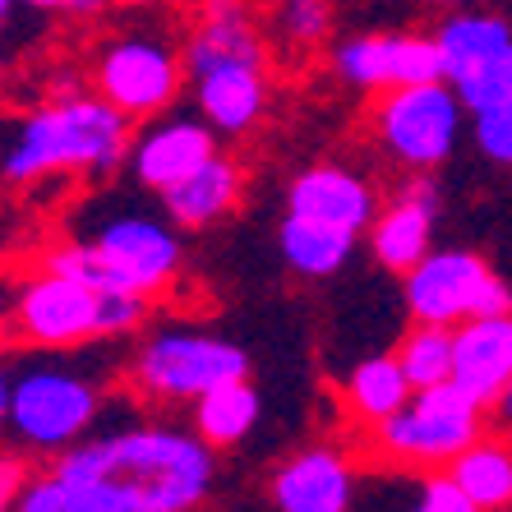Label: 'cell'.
<instances>
[{
	"label": "cell",
	"mask_w": 512,
	"mask_h": 512,
	"mask_svg": "<svg viewBox=\"0 0 512 512\" xmlns=\"http://www.w3.org/2000/svg\"><path fill=\"white\" fill-rule=\"evenodd\" d=\"M51 466L107 489L125 512H199L217 485V448H208L194 425L167 420L93 429Z\"/></svg>",
	"instance_id": "obj_1"
},
{
	"label": "cell",
	"mask_w": 512,
	"mask_h": 512,
	"mask_svg": "<svg viewBox=\"0 0 512 512\" xmlns=\"http://www.w3.org/2000/svg\"><path fill=\"white\" fill-rule=\"evenodd\" d=\"M130 143L134 120L125 111H116L93 88L70 84L24 111L0 153V180L5 185H37L47 176L107 180L130 162Z\"/></svg>",
	"instance_id": "obj_2"
},
{
	"label": "cell",
	"mask_w": 512,
	"mask_h": 512,
	"mask_svg": "<svg viewBox=\"0 0 512 512\" xmlns=\"http://www.w3.org/2000/svg\"><path fill=\"white\" fill-rule=\"evenodd\" d=\"M102 420V383L70 360L37 356L10 370V406H5V434L19 453L33 462H56L84 443Z\"/></svg>",
	"instance_id": "obj_3"
},
{
	"label": "cell",
	"mask_w": 512,
	"mask_h": 512,
	"mask_svg": "<svg viewBox=\"0 0 512 512\" xmlns=\"http://www.w3.org/2000/svg\"><path fill=\"white\" fill-rule=\"evenodd\" d=\"M231 379H250V356L231 337L199 323H157L134 342L125 360L130 393L153 406L199 402Z\"/></svg>",
	"instance_id": "obj_4"
},
{
	"label": "cell",
	"mask_w": 512,
	"mask_h": 512,
	"mask_svg": "<svg viewBox=\"0 0 512 512\" xmlns=\"http://www.w3.org/2000/svg\"><path fill=\"white\" fill-rule=\"evenodd\" d=\"M485 429V406L471 402L457 383H439V388H416L402 411L365 429L360 448L370 462L388 466V471L429 476V471H448Z\"/></svg>",
	"instance_id": "obj_5"
},
{
	"label": "cell",
	"mask_w": 512,
	"mask_h": 512,
	"mask_svg": "<svg viewBox=\"0 0 512 512\" xmlns=\"http://www.w3.org/2000/svg\"><path fill=\"white\" fill-rule=\"evenodd\" d=\"M185 74V47L162 28H125L93 47L88 60V88L102 93L116 111L143 125L176 107Z\"/></svg>",
	"instance_id": "obj_6"
},
{
	"label": "cell",
	"mask_w": 512,
	"mask_h": 512,
	"mask_svg": "<svg viewBox=\"0 0 512 512\" xmlns=\"http://www.w3.org/2000/svg\"><path fill=\"white\" fill-rule=\"evenodd\" d=\"M466 125H471V111L462 107V97L448 79L388 88L370 107L374 143L406 176H429V171L448 167Z\"/></svg>",
	"instance_id": "obj_7"
},
{
	"label": "cell",
	"mask_w": 512,
	"mask_h": 512,
	"mask_svg": "<svg viewBox=\"0 0 512 512\" xmlns=\"http://www.w3.org/2000/svg\"><path fill=\"white\" fill-rule=\"evenodd\" d=\"M84 240L97 254L102 286H116V291H139V296L157 300L185 273V240L171 227L167 213L116 208Z\"/></svg>",
	"instance_id": "obj_8"
},
{
	"label": "cell",
	"mask_w": 512,
	"mask_h": 512,
	"mask_svg": "<svg viewBox=\"0 0 512 512\" xmlns=\"http://www.w3.org/2000/svg\"><path fill=\"white\" fill-rule=\"evenodd\" d=\"M402 300L411 323L462 328L485 314H508L512 291L476 250H429L425 259L402 273Z\"/></svg>",
	"instance_id": "obj_9"
},
{
	"label": "cell",
	"mask_w": 512,
	"mask_h": 512,
	"mask_svg": "<svg viewBox=\"0 0 512 512\" xmlns=\"http://www.w3.org/2000/svg\"><path fill=\"white\" fill-rule=\"evenodd\" d=\"M14 342L33 351H74L102 337L97 323V286L37 268L10 291Z\"/></svg>",
	"instance_id": "obj_10"
},
{
	"label": "cell",
	"mask_w": 512,
	"mask_h": 512,
	"mask_svg": "<svg viewBox=\"0 0 512 512\" xmlns=\"http://www.w3.org/2000/svg\"><path fill=\"white\" fill-rule=\"evenodd\" d=\"M333 74L351 93L379 97L388 88L443 79V56L434 33H360L333 47Z\"/></svg>",
	"instance_id": "obj_11"
},
{
	"label": "cell",
	"mask_w": 512,
	"mask_h": 512,
	"mask_svg": "<svg viewBox=\"0 0 512 512\" xmlns=\"http://www.w3.org/2000/svg\"><path fill=\"white\" fill-rule=\"evenodd\" d=\"M194 111L217 130V139H245L263 125L273 102V60L236 56L190 70Z\"/></svg>",
	"instance_id": "obj_12"
},
{
	"label": "cell",
	"mask_w": 512,
	"mask_h": 512,
	"mask_svg": "<svg viewBox=\"0 0 512 512\" xmlns=\"http://www.w3.org/2000/svg\"><path fill=\"white\" fill-rule=\"evenodd\" d=\"M356 457L337 443H310L282 457L268 480L277 512H351L356 503Z\"/></svg>",
	"instance_id": "obj_13"
},
{
	"label": "cell",
	"mask_w": 512,
	"mask_h": 512,
	"mask_svg": "<svg viewBox=\"0 0 512 512\" xmlns=\"http://www.w3.org/2000/svg\"><path fill=\"white\" fill-rule=\"evenodd\" d=\"M213 153H217V130L203 116H157L143 120V130H134L125 167H130V176L143 190L162 194L190 171H199Z\"/></svg>",
	"instance_id": "obj_14"
},
{
	"label": "cell",
	"mask_w": 512,
	"mask_h": 512,
	"mask_svg": "<svg viewBox=\"0 0 512 512\" xmlns=\"http://www.w3.org/2000/svg\"><path fill=\"white\" fill-rule=\"evenodd\" d=\"M443 199L429 185V176H411L393 199L379 203V213L370 222V254L388 273H411L429 250H434V227H439Z\"/></svg>",
	"instance_id": "obj_15"
},
{
	"label": "cell",
	"mask_w": 512,
	"mask_h": 512,
	"mask_svg": "<svg viewBox=\"0 0 512 512\" xmlns=\"http://www.w3.org/2000/svg\"><path fill=\"white\" fill-rule=\"evenodd\" d=\"M379 203L383 199H379V190H374V180L342 167V162L305 167L286 185V213L291 217H310V222L351 231V236H365V231H370Z\"/></svg>",
	"instance_id": "obj_16"
},
{
	"label": "cell",
	"mask_w": 512,
	"mask_h": 512,
	"mask_svg": "<svg viewBox=\"0 0 512 512\" xmlns=\"http://www.w3.org/2000/svg\"><path fill=\"white\" fill-rule=\"evenodd\" d=\"M512 379V310L485 314L453 328V383L476 406H485L508 388Z\"/></svg>",
	"instance_id": "obj_17"
},
{
	"label": "cell",
	"mask_w": 512,
	"mask_h": 512,
	"mask_svg": "<svg viewBox=\"0 0 512 512\" xmlns=\"http://www.w3.org/2000/svg\"><path fill=\"white\" fill-rule=\"evenodd\" d=\"M157 199H162V213L171 217V227L208 231L240 208V199H245V167L231 153H213L199 171L176 180Z\"/></svg>",
	"instance_id": "obj_18"
},
{
	"label": "cell",
	"mask_w": 512,
	"mask_h": 512,
	"mask_svg": "<svg viewBox=\"0 0 512 512\" xmlns=\"http://www.w3.org/2000/svg\"><path fill=\"white\" fill-rule=\"evenodd\" d=\"M411 379L402 374V360L397 356H365L351 365V374L342 379V411L346 420L365 434V429L383 425V420L402 411L411 402Z\"/></svg>",
	"instance_id": "obj_19"
},
{
	"label": "cell",
	"mask_w": 512,
	"mask_h": 512,
	"mask_svg": "<svg viewBox=\"0 0 512 512\" xmlns=\"http://www.w3.org/2000/svg\"><path fill=\"white\" fill-rule=\"evenodd\" d=\"M434 42L443 56V79L457 84L462 74H471L476 65L499 56L503 47H512V24L489 10H453L434 28Z\"/></svg>",
	"instance_id": "obj_20"
},
{
	"label": "cell",
	"mask_w": 512,
	"mask_h": 512,
	"mask_svg": "<svg viewBox=\"0 0 512 512\" xmlns=\"http://www.w3.org/2000/svg\"><path fill=\"white\" fill-rule=\"evenodd\" d=\"M356 240L351 231L323 227V222H310V217H282L277 227V250H282V263L305 282H328L351 263L356 254Z\"/></svg>",
	"instance_id": "obj_21"
},
{
	"label": "cell",
	"mask_w": 512,
	"mask_h": 512,
	"mask_svg": "<svg viewBox=\"0 0 512 512\" xmlns=\"http://www.w3.org/2000/svg\"><path fill=\"white\" fill-rule=\"evenodd\" d=\"M259 416H263L259 388H254L250 379H231V383H222V388H213V393H203L199 402H194L190 425L208 448L222 453V448H236V443L250 439Z\"/></svg>",
	"instance_id": "obj_22"
},
{
	"label": "cell",
	"mask_w": 512,
	"mask_h": 512,
	"mask_svg": "<svg viewBox=\"0 0 512 512\" xmlns=\"http://www.w3.org/2000/svg\"><path fill=\"white\" fill-rule=\"evenodd\" d=\"M448 476L485 512H508L512 508V434L485 429V434L448 466Z\"/></svg>",
	"instance_id": "obj_23"
},
{
	"label": "cell",
	"mask_w": 512,
	"mask_h": 512,
	"mask_svg": "<svg viewBox=\"0 0 512 512\" xmlns=\"http://www.w3.org/2000/svg\"><path fill=\"white\" fill-rule=\"evenodd\" d=\"M14 512H125L107 489L88 485V480H74V476H60L56 466L47 471H33L14 503Z\"/></svg>",
	"instance_id": "obj_24"
},
{
	"label": "cell",
	"mask_w": 512,
	"mask_h": 512,
	"mask_svg": "<svg viewBox=\"0 0 512 512\" xmlns=\"http://www.w3.org/2000/svg\"><path fill=\"white\" fill-rule=\"evenodd\" d=\"M393 356L402 360V374L411 379V388H439V383H453V328H439V323H411V333L397 342Z\"/></svg>",
	"instance_id": "obj_25"
},
{
	"label": "cell",
	"mask_w": 512,
	"mask_h": 512,
	"mask_svg": "<svg viewBox=\"0 0 512 512\" xmlns=\"http://www.w3.org/2000/svg\"><path fill=\"white\" fill-rule=\"evenodd\" d=\"M273 24L291 51H319L333 33V0H277Z\"/></svg>",
	"instance_id": "obj_26"
},
{
	"label": "cell",
	"mask_w": 512,
	"mask_h": 512,
	"mask_svg": "<svg viewBox=\"0 0 512 512\" xmlns=\"http://www.w3.org/2000/svg\"><path fill=\"white\" fill-rule=\"evenodd\" d=\"M453 88L466 111H485V107H499V102H512V47H503L494 60L462 74Z\"/></svg>",
	"instance_id": "obj_27"
},
{
	"label": "cell",
	"mask_w": 512,
	"mask_h": 512,
	"mask_svg": "<svg viewBox=\"0 0 512 512\" xmlns=\"http://www.w3.org/2000/svg\"><path fill=\"white\" fill-rule=\"evenodd\" d=\"M148 305H153V300L139 296V291H116V286H102V291H97V323H102V337H134V333H143V323H148Z\"/></svg>",
	"instance_id": "obj_28"
},
{
	"label": "cell",
	"mask_w": 512,
	"mask_h": 512,
	"mask_svg": "<svg viewBox=\"0 0 512 512\" xmlns=\"http://www.w3.org/2000/svg\"><path fill=\"white\" fill-rule=\"evenodd\" d=\"M471 139H476V153L485 162L512 171V102L471 111Z\"/></svg>",
	"instance_id": "obj_29"
},
{
	"label": "cell",
	"mask_w": 512,
	"mask_h": 512,
	"mask_svg": "<svg viewBox=\"0 0 512 512\" xmlns=\"http://www.w3.org/2000/svg\"><path fill=\"white\" fill-rule=\"evenodd\" d=\"M411 512H485V508H480V503L471 499L448 471H429V476L416 480Z\"/></svg>",
	"instance_id": "obj_30"
},
{
	"label": "cell",
	"mask_w": 512,
	"mask_h": 512,
	"mask_svg": "<svg viewBox=\"0 0 512 512\" xmlns=\"http://www.w3.org/2000/svg\"><path fill=\"white\" fill-rule=\"evenodd\" d=\"M485 416H489V425L499 429V434H512V379H508V388H503V393L489 402Z\"/></svg>",
	"instance_id": "obj_31"
},
{
	"label": "cell",
	"mask_w": 512,
	"mask_h": 512,
	"mask_svg": "<svg viewBox=\"0 0 512 512\" xmlns=\"http://www.w3.org/2000/svg\"><path fill=\"white\" fill-rule=\"evenodd\" d=\"M107 10H111V0H74V5H70V19H79V24H93V19H102Z\"/></svg>",
	"instance_id": "obj_32"
},
{
	"label": "cell",
	"mask_w": 512,
	"mask_h": 512,
	"mask_svg": "<svg viewBox=\"0 0 512 512\" xmlns=\"http://www.w3.org/2000/svg\"><path fill=\"white\" fill-rule=\"evenodd\" d=\"M74 0H19V10L28 14H70Z\"/></svg>",
	"instance_id": "obj_33"
},
{
	"label": "cell",
	"mask_w": 512,
	"mask_h": 512,
	"mask_svg": "<svg viewBox=\"0 0 512 512\" xmlns=\"http://www.w3.org/2000/svg\"><path fill=\"white\" fill-rule=\"evenodd\" d=\"M14 342V323H10V296H0V351Z\"/></svg>",
	"instance_id": "obj_34"
},
{
	"label": "cell",
	"mask_w": 512,
	"mask_h": 512,
	"mask_svg": "<svg viewBox=\"0 0 512 512\" xmlns=\"http://www.w3.org/2000/svg\"><path fill=\"white\" fill-rule=\"evenodd\" d=\"M5 406H10V370L0 365V434H5Z\"/></svg>",
	"instance_id": "obj_35"
},
{
	"label": "cell",
	"mask_w": 512,
	"mask_h": 512,
	"mask_svg": "<svg viewBox=\"0 0 512 512\" xmlns=\"http://www.w3.org/2000/svg\"><path fill=\"white\" fill-rule=\"evenodd\" d=\"M14 14H19V0H0V33L14 24Z\"/></svg>",
	"instance_id": "obj_36"
},
{
	"label": "cell",
	"mask_w": 512,
	"mask_h": 512,
	"mask_svg": "<svg viewBox=\"0 0 512 512\" xmlns=\"http://www.w3.org/2000/svg\"><path fill=\"white\" fill-rule=\"evenodd\" d=\"M120 5H130V10H153V5H162V0H120Z\"/></svg>",
	"instance_id": "obj_37"
},
{
	"label": "cell",
	"mask_w": 512,
	"mask_h": 512,
	"mask_svg": "<svg viewBox=\"0 0 512 512\" xmlns=\"http://www.w3.org/2000/svg\"><path fill=\"white\" fill-rule=\"evenodd\" d=\"M0 88H5V60H0Z\"/></svg>",
	"instance_id": "obj_38"
},
{
	"label": "cell",
	"mask_w": 512,
	"mask_h": 512,
	"mask_svg": "<svg viewBox=\"0 0 512 512\" xmlns=\"http://www.w3.org/2000/svg\"><path fill=\"white\" fill-rule=\"evenodd\" d=\"M439 5H453V0H439Z\"/></svg>",
	"instance_id": "obj_39"
}]
</instances>
